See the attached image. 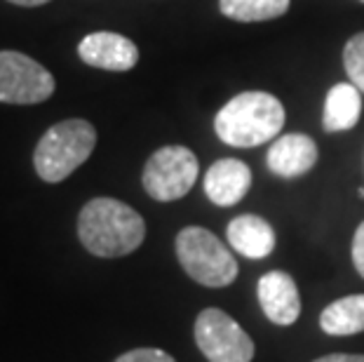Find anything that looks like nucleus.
<instances>
[{
  "label": "nucleus",
  "instance_id": "1",
  "mask_svg": "<svg viewBox=\"0 0 364 362\" xmlns=\"http://www.w3.org/2000/svg\"><path fill=\"white\" fill-rule=\"evenodd\" d=\"M78 238L95 257L118 259L141 247L144 217L115 198H95L78 214Z\"/></svg>",
  "mask_w": 364,
  "mask_h": 362
},
{
  "label": "nucleus",
  "instance_id": "2",
  "mask_svg": "<svg viewBox=\"0 0 364 362\" xmlns=\"http://www.w3.org/2000/svg\"><path fill=\"white\" fill-rule=\"evenodd\" d=\"M284 125V106L268 92H242L216 113L219 139L235 149H254L270 142Z\"/></svg>",
  "mask_w": 364,
  "mask_h": 362
},
{
  "label": "nucleus",
  "instance_id": "3",
  "mask_svg": "<svg viewBox=\"0 0 364 362\" xmlns=\"http://www.w3.org/2000/svg\"><path fill=\"white\" fill-rule=\"evenodd\" d=\"M97 146V129L82 118L61 120L41 137L33 153L36 172L43 181L59 183L68 179Z\"/></svg>",
  "mask_w": 364,
  "mask_h": 362
},
{
  "label": "nucleus",
  "instance_id": "4",
  "mask_svg": "<svg viewBox=\"0 0 364 362\" xmlns=\"http://www.w3.org/2000/svg\"><path fill=\"white\" fill-rule=\"evenodd\" d=\"M176 257L188 278L205 287H226L237 278L233 252L203 226H188L176 235Z\"/></svg>",
  "mask_w": 364,
  "mask_h": 362
},
{
  "label": "nucleus",
  "instance_id": "5",
  "mask_svg": "<svg viewBox=\"0 0 364 362\" xmlns=\"http://www.w3.org/2000/svg\"><path fill=\"white\" fill-rule=\"evenodd\" d=\"M200 165L186 146H162L144 165V188L158 203H174L196 186Z\"/></svg>",
  "mask_w": 364,
  "mask_h": 362
},
{
  "label": "nucleus",
  "instance_id": "6",
  "mask_svg": "<svg viewBox=\"0 0 364 362\" xmlns=\"http://www.w3.org/2000/svg\"><path fill=\"white\" fill-rule=\"evenodd\" d=\"M196 344L209 362H252L254 341L221 308H205L196 318Z\"/></svg>",
  "mask_w": 364,
  "mask_h": 362
},
{
  "label": "nucleus",
  "instance_id": "7",
  "mask_svg": "<svg viewBox=\"0 0 364 362\" xmlns=\"http://www.w3.org/2000/svg\"><path fill=\"white\" fill-rule=\"evenodd\" d=\"M54 75L36 59L14 50L0 52V102L41 104L54 95Z\"/></svg>",
  "mask_w": 364,
  "mask_h": 362
},
{
  "label": "nucleus",
  "instance_id": "8",
  "mask_svg": "<svg viewBox=\"0 0 364 362\" xmlns=\"http://www.w3.org/2000/svg\"><path fill=\"white\" fill-rule=\"evenodd\" d=\"M78 55L87 66L102 68V71L122 73L136 66L139 48L129 38L111 31H97L85 36L78 45Z\"/></svg>",
  "mask_w": 364,
  "mask_h": 362
},
{
  "label": "nucleus",
  "instance_id": "9",
  "mask_svg": "<svg viewBox=\"0 0 364 362\" xmlns=\"http://www.w3.org/2000/svg\"><path fill=\"white\" fill-rule=\"evenodd\" d=\"M259 304L266 313V318L275 325H294L301 315V294L296 282L289 273L270 271L261 275L257 284Z\"/></svg>",
  "mask_w": 364,
  "mask_h": 362
},
{
  "label": "nucleus",
  "instance_id": "10",
  "mask_svg": "<svg viewBox=\"0 0 364 362\" xmlns=\"http://www.w3.org/2000/svg\"><path fill=\"white\" fill-rule=\"evenodd\" d=\"M252 188V169L237 158H221L207 169L205 193L216 207H233Z\"/></svg>",
  "mask_w": 364,
  "mask_h": 362
},
{
  "label": "nucleus",
  "instance_id": "11",
  "mask_svg": "<svg viewBox=\"0 0 364 362\" xmlns=\"http://www.w3.org/2000/svg\"><path fill=\"white\" fill-rule=\"evenodd\" d=\"M266 163L273 174L294 179L315 167L317 144L308 134H282L280 139L270 144Z\"/></svg>",
  "mask_w": 364,
  "mask_h": 362
},
{
  "label": "nucleus",
  "instance_id": "12",
  "mask_svg": "<svg viewBox=\"0 0 364 362\" xmlns=\"http://www.w3.org/2000/svg\"><path fill=\"white\" fill-rule=\"evenodd\" d=\"M228 243L237 254L247 259H266L275 250L273 226L257 214H240L226 228Z\"/></svg>",
  "mask_w": 364,
  "mask_h": 362
},
{
  "label": "nucleus",
  "instance_id": "13",
  "mask_svg": "<svg viewBox=\"0 0 364 362\" xmlns=\"http://www.w3.org/2000/svg\"><path fill=\"white\" fill-rule=\"evenodd\" d=\"M362 113V92L353 82H338L324 102L322 125L327 132H348L358 125Z\"/></svg>",
  "mask_w": 364,
  "mask_h": 362
},
{
  "label": "nucleus",
  "instance_id": "14",
  "mask_svg": "<svg viewBox=\"0 0 364 362\" xmlns=\"http://www.w3.org/2000/svg\"><path fill=\"white\" fill-rule=\"evenodd\" d=\"M320 327L331 336L364 332V294H350L329 304L320 315Z\"/></svg>",
  "mask_w": 364,
  "mask_h": 362
},
{
  "label": "nucleus",
  "instance_id": "15",
  "mask_svg": "<svg viewBox=\"0 0 364 362\" xmlns=\"http://www.w3.org/2000/svg\"><path fill=\"white\" fill-rule=\"evenodd\" d=\"M291 0H219L223 17L233 21H268L289 10Z\"/></svg>",
  "mask_w": 364,
  "mask_h": 362
},
{
  "label": "nucleus",
  "instance_id": "16",
  "mask_svg": "<svg viewBox=\"0 0 364 362\" xmlns=\"http://www.w3.org/2000/svg\"><path fill=\"white\" fill-rule=\"evenodd\" d=\"M343 66L350 82L364 95V33H355L343 48Z\"/></svg>",
  "mask_w": 364,
  "mask_h": 362
},
{
  "label": "nucleus",
  "instance_id": "17",
  "mask_svg": "<svg viewBox=\"0 0 364 362\" xmlns=\"http://www.w3.org/2000/svg\"><path fill=\"white\" fill-rule=\"evenodd\" d=\"M115 362H176V360L160 348H134L125 353V356H120Z\"/></svg>",
  "mask_w": 364,
  "mask_h": 362
},
{
  "label": "nucleus",
  "instance_id": "18",
  "mask_svg": "<svg viewBox=\"0 0 364 362\" xmlns=\"http://www.w3.org/2000/svg\"><path fill=\"white\" fill-rule=\"evenodd\" d=\"M353 264L358 268V273L364 278V221L355 230L353 238Z\"/></svg>",
  "mask_w": 364,
  "mask_h": 362
},
{
  "label": "nucleus",
  "instance_id": "19",
  "mask_svg": "<svg viewBox=\"0 0 364 362\" xmlns=\"http://www.w3.org/2000/svg\"><path fill=\"white\" fill-rule=\"evenodd\" d=\"M313 362H364V356H353V353H331V356L317 358Z\"/></svg>",
  "mask_w": 364,
  "mask_h": 362
},
{
  "label": "nucleus",
  "instance_id": "20",
  "mask_svg": "<svg viewBox=\"0 0 364 362\" xmlns=\"http://www.w3.org/2000/svg\"><path fill=\"white\" fill-rule=\"evenodd\" d=\"M7 3H14V5H24V7H38V5H45L50 0H7Z\"/></svg>",
  "mask_w": 364,
  "mask_h": 362
},
{
  "label": "nucleus",
  "instance_id": "21",
  "mask_svg": "<svg viewBox=\"0 0 364 362\" xmlns=\"http://www.w3.org/2000/svg\"><path fill=\"white\" fill-rule=\"evenodd\" d=\"M360 198H364V188H360Z\"/></svg>",
  "mask_w": 364,
  "mask_h": 362
},
{
  "label": "nucleus",
  "instance_id": "22",
  "mask_svg": "<svg viewBox=\"0 0 364 362\" xmlns=\"http://www.w3.org/2000/svg\"><path fill=\"white\" fill-rule=\"evenodd\" d=\"M362 3H364V0H362Z\"/></svg>",
  "mask_w": 364,
  "mask_h": 362
}]
</instances>
